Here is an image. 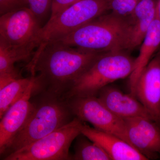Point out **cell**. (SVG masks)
<instances>
[{
  "instance_id": "6da1fadb",
  "label": "cell",
  "mask_w": 160,
  "mask_h": 160,
  "mask_svg": "<svg viewBox=\"0 0 160 160\" xmlns=\"http://www.w3.org/2000/svg\"><path fill=\"white\" fill-rule=\"evenodd\" d=\"M103 53L58 42L48 43L35 51L27 66L32 75L38 78L36 92L62 98L75 81Z\"/></svg>"
},
{
  "instance_id": "7a4b0ae2",
  "label": "cell",
  "mask_w": 160,
  "mask_h": 160,
  "mask_svg": "<svg viewBox=\"0 0 160 160\" xmlns=\"http://www.w3.org/2000/svg\"><path fill=\"white\" fill-rule=\"evenodd\" d=\"M55 42L101 52L122 51L128 49V22L113 12L105 13Z\"/></svg>"
},
{
  "instance_id": "3957f363",
  "label": "cell",
  "mask_w": 160,
  "mask_h": 160,
  "mask_svg": "<svg viewBox=\"0 0 160 160\" xmlns=\"http://www.w3.org/2000/svg\"><path fill=\"white\" fill-rule=\"evenodd\" d=\"M135 60L122 51L102 53L75 81L62 98L97 96L100 90L117 80L130 76Z\"/></svg>"
},
{
  "instance_id": "277c9868",
  "label": "cell",
  "mask_w": 160,
  "mask_h": 160,
  "mask_svg": "<svg viewBox=\"0 0 160 160\" xmlns=\"http://www.w3.org/2000/svg\"><path fill=\"white\" fill-rule=\"evenodd\" d=\"M22 129L15 137L5 157L45 137L71 122L75 117L66 100L42 94Z\"/></svg>"
},
{
  "instance_id": "5b68a950",
  "label": "cell",
  "mask_w": 160,
  "mask_h": 160,
  "mask_svg": "<svg viewBox=\"0 0 160 160\" xmlns=\"http://www.w3.org/2000/svg\"><path fill=\"white\" fill-rule=\"evenodd\" d=\"M109 10V0H80L74 3L42 27L40 45L36 50L66 36Z\"/></svg>"
},
{
  "instance_id": "8992f818",
  "label": "cell",
  "mask_w": 160,
  "mask_h": 160,
  "mask_svg": "<svg viewBox=\"0 0 160 160\" xmlns=\"http://www.w3.org/2000/svg\"><path fill=\"white\" fill-rule=\"evenodd\" d=\"M42 26L29 8L1 15L0 45L30 58L40 45Z\"/></svg>"
},
{
  "instance_id": "52a82bcc",
  "label": "cell",
  "mask_w": 160,
  "mask_h": 160,
  "mask_svg": "<svg viewBox=\"0 0 160 160\" xmlns=\"http://www.w3.org/2000/svg\"><path fill=\"white\" fill-rule=\"evenodd\" d=\"M82 122L75 117L71 122L29 146L4 157V160H70L69 148L81 134Z\"/></svg>"
},
{
  "instance_id": "ba28073f",
  "label": "cell",
  "mask_w": 160,
  "mask_h": 160,
  "mask_svg": "<svg viewBox=\"0 0 160 160\" xmlns=\"http://www.w3.org/2000/svg\"><path fill=\"white\" fill-rule=\"evenodd\" d=\"M66 101L75 117L90 123L98 130L115 135L132 145L125 120L112 112L98 97L73 98Z\"/></svg>"
},
{
  "instance_id": "9c48e42d",
  "label": "cell",
  "mask_w": 160,
  "mask_h": 160,
  "mask_svg": "<svg viewBox=\"0 0 160 160\" xmlns=\"http://www.w3.org/2000/svg\"><path fill=\"white\" fill-rule=\"evenodd\" d=\"M32 76L30 85L22 97L11 106L1 118L0 154L4 155L12 142L29 120L35 108L30 99L38 89V78Z\"/></svg>"
},
{
  "instance_id": "30bf717a",
  "label": "cell",
  "mask_w": 160,
  "mask_h": 160,
  "mask_svg": "<svg viewBox=\"0 0 160 160\" xmlns=\"http://www.w3.org/2000/svg\"><path fill=\"white\" fill-rule=\"evenodd\" d=\"M134 96L160 127V53L142 71L135 86Z\"/></svg>"
},
{
  "instance_id": "8fae6325",
  "label": "cell",
  "mask_w": 160,
  "mask_h": 160,
  "mask_svg": "<svg viewBox=\"0 0 160 160\" xmlns=\"http://www.w3.org/2000/svg\"><path fill=\"white\" fill-rule=\"evenodd\" d=\"M129 141L148 159L160 153V127L152 120L135 117L124 119Z\"/></svg>"
},
{
  "instance_id": "7c38bea8",
  "label": "cell",
  "mask_w": 160,
  "mask_h": 160,
  "mask_svg": "<svg viewBox=\"0 0 160 160\" xmlns=\"http://www.w3.org/2000/svg\"><path fill=\"white\" fill-rule=\"evenodd\" d=\"M97 97L112 112L123 119L142 117L154 122L151 113L136 97L124 93L116 87L108 85Z\"/></svg>"
},
{
  "instance_id": "4fadbf2b",
  "label": "cell",
  "mask_w": 160,
  "mask_h": 160,
  "mask_svg": "<svg viewBox=\"0 0 160 160\" xmlns=\"http://www.w3.org/2000/svg\"><path fill=\"white\" fill-rule=\"evenodd\" d=\"M80 129L81 133L102 148L111 160L149 159L133 146L115 135L92 128L83 122Z\"/></svg>"
},
{
  "instance_id": "5bb4252c",
  "label": "cell",
  "mask_w": 160,
  "mask_h": 160,
  "mask_svg": "<svg viewBox=\"0 0 160 160\" xmlns=\"http://www.w3.org/2000/svg\"><path fill=\"white\" fill-rule=\"evenodd\" d=\"M157 4L156 0H141L133 12L126 18L129 27V50L142 44L156 17Z\"/></svg>"
},
{
  "instance_id": "9a60e30c",
  "label": "cell",
  "mask_w": 160,
  "mask_h": 160,
  "mask_svg": "<svg viewBox=\"0 0 160 160\" xmlns=\"http://www.w3.org/2000/svg\"><path fill=\"white\" fill-rule=\"evenodd\" d=\"M160 45V21L156 17L141 44L139 53L135 60L134 69L129 76L130 94L134 96L135 86L144 68Z\"/></svg>"
},
{
  "instance_id": "2e32d148",
  "label": "cell",
  "mask_w": 160,
  "mask_h": 160,
  "mask_svg": "<svg viewBox=\"0 0 160 160\" xmlns=\"http://www.w3.org/2000/svg\"><path fill=\"white\" fill-rule=\"evenodd\" d=\"M28 59L24 55L0 45V89L22 78L15 64Z\"/></svg>"
},
{
  "instance_id": "e0dca14e",
  "label": "cell",
  "mask_w": 160,
  "mask_h": 160,
  "mask_svg": "<svg viewBox=\"0 0 160 160\" xmlns=\"http://www.w3.org/2000/svg\"><path fill=\"white\" fill-rule=\"evenodd\" d=\"M32 78V75L29 78H21L0 89V118L23 96Z\"/></svg>"
},
{
  "instance_id": "ac0fdd59",
  "label": "cell",
  "mask_w": 160,
  "mask_h": 160,
  "mask_svg": "<svg viewBox=\"0 0 160 160\" xmlns=\"http://www.w3.org/2000/svg\"><path fill=\"white\" fill-rule=\"evenodd\" d=\"M73 160H112L102 148L81 133L76 138Z\"/></svg>"
},
{
  "instance_id": "d6986e66",
  "label": "cell",
  "mask_w": 160,
  "mask_h": 160,
  "mask_svg": "<svg viewBox=\"0 0 160 160\" xmlns=\"http://www.w3.org/2000/svg\"><path fill=\"white\" fill-rule=\"evenodd\" d=\"M141 0H109V10L126 18L133 12Z\"/></svg>"
},
{
  "instance_id": "ffe728a7",
  "label": "cell",
  "mask_w": 160,
  "mask_h": 160,
  "mask_svg": "<svg viewBox=\"0 0 160 160\" xmlns=\"http://www.w3.org/2000/svg\"><path fill=\"white\" fill-rule=\"evenodd\" d=\"M28 2L29 9L43 27V22L50 13L51 15L52 0H28Z\"/></svg>"
},
{
  "instance_id": "44dd1931",
  "label": "cell",
  "mask_w": 160,
  "mask_h": 160,
  "mask_svg": "<svg viewBox=\"0 0 160 160\" xmlns=\"http://www.w3.org/2000/svg\"><path fill=\"white\" fill-rule=\"evenodd\" d=\"M24 8H29L28 0H0L1 15Z\"/></svg>"
},
{
  "instance_id": "7402d4cb",
  "label": "cell",
  "mask_w": 160,
  "mask_h": 160,
  "mask_svg": "<svg viewBox=\"0 0 160 160\" xmlns=\"http://www.w3.org/2000/svg\"><path fill=\"white\" fill-rule=\"evenodd\" d=\"M79 1L80 0H52L51 15L49 19L53 18L64 9Z\"/></svg>"
},
{
  "instance_id": "603a6c76",
  "label": "cell",
  "mask_w": 160,
  "mask_h": 160,
  "mask_svg": "<svg viewBox=\"0 0 160 160\" xmlns=\"http://www.w3.org/2000/svg\"><path fill=\"white\" fill-rule=\"evenodd\" d=\"M156 17L160 21V0H158L156 8Z\"/></svg>"
}]
</instances>
